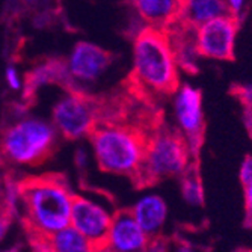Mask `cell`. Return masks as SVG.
<instances>
[{"instance_id": "24", "label": "cell", "mask_w": 252, "mask_h": 252, "mask_svg": "<svg viewBox=\"0 0 252 252\" xmlns=\"http://www.w3.org/2000/svg\"><path fill=\"white\" fill-rule=\"evenodd\" d=\"M177 252H195V248L188 242H177Z\"/></svg>"}, {"instance_id": "4", "label": "cell", "mask_w": 252, "mask_h": 252, "mask_svg": "<svg viewBox=\"0 0 252 252\" xmlns=\"http://www.w3.org/2000/svg\"><path fill=\"white\" fill-rule=\"evenodd\" d=\"M56 142L53 126L28 118L8 127L0 141V151L12 163L38 165L47 158Z\"/></svg>"}, {"instance_id": "23", "label": "cell", "mask_w": 252, "mask_h": 252, "mask_svg": "<svg viewBox=\"0 0 252 252\" xmlns=\"http://www.w3.org/2000/svg\"><path fill=\"white\" fill-rule=\"evenodd\" d=\"M245 124L252 139V109H245Z\"/></svg>"}, {"instance_id": "22", "label": "cell", "mask_w": 252, "mask_h": 252, "mask_svg": "<svg viewBox=\"0 0 252 252\" xmlns=\"http://www.w3.org/2000/svg\"><path fill=\"white\" fill-rule=\"evenodd\" d=\"M6 79H8L9 86L12 89H18L20 88V82H18V76H17L15 68H12V66L8 68V70H6Z\"/></svg>"}, {"instance_id": "25", "label": "cell", "mask_w": 252, "mask_h": 252, "mask_svg": "<svg viewBox=\"0 0 252 252\" xmlns=\"http://www.w3.org/2000/svg\"><path fill=\"white\" fill-rule=\"evenodd\" d=\"M234 252H252V249H249V248H239Z\"/></svg>"}, {"instance_id": "18", "label": "cell", "mask_w": 252, "mask_h": 252, "mask_svg": "<svg viewBox=\"0 0 252 252\" xmlns=\"http://www.w3.org/2000/svg\"><path fill=\"white\" fill-rule=\"evenodd\" d=\"M243 201H245V218L243 226L252 230V183L243 188Z\"/></svg>"}, {"instance_id": "13", "label": "cell", "mask_w": 252, "mask_h": 252, "mask_svg": "<svg viewBox=\"0 0 252 252\" xmlns=\"http://www.w3.org/2000/svg\"><path fill=\"white\" fill-rule=\"evenodd\" d=\"M61 85L68 91L77 89L73 85V77L68 70V65L63 61L50 59L47 62H42L36 65L33 70L26 77V95L32 97L35 91L42 85Z\"/></svg>"}, {"instance_id": "20", "label": "cell", "mask_w": 252, "mask_h": 252, "mask_svg": "<svg viewBox=\"0 0 252 252\" xmlns=\"http://www.w3.org/2000/svg\"><path fill=\"white\" fill-rule=\"evenodd\" d=\"M233 94L240 100L245 109H252V85L237 86L236 89H233Z\"/></svg>"}, {"instance_id": "5", "label": "cell", "mask_w": 252, "mask_h": 252, "mask_svg": "<svg viewBox=\"0 0 252 252\" xmlns=\"http://www.w3.org/2000/svg\"><path fill=\"white\" fill-rule=\"evenodd\" d=\"M101 97H91L80 89L68 91L53 109V121L66 139H77L91 131L100 118Z\"/></svg>"}, {"instance_id": "26", "label": "cell", "mask_w": 252, "mask_h": 252, "mask_svg": "<svg viewBox=\"0 0 252 252\" xmlns=\"http://www.w3.org/2000/svg\"><path fill=\"white\" fill-rule=\"evenodd\" d=\"M0 252H18V249L17 248H14V249H0Z\"/></svg>"}, {"instance_id": "10", "label": "cell", "mask_w": 252, "mask_h": 252, "mask_svg": "<svg viewBox=\"0 0 252 252\" xmlns=\"http://www.w3.org/2000/svg\"><path fill=\"white\" fill-rule=\"evenodd\" d=\"M112 53L91 42H79L68 61V70L73 79L93 82L100 77L112 63Z\"/></svg>"}, {"instance_id": "21", "label": "cell", "mask_w": 252, "mask_h": 252, "mask_svg": "<svg viewBox=\"0 0 252 252\" xmlns=\"http://www.w3.org/2000/svg\"><path fill=\"white\" fill-rule=\"evenodd\" d=\"M228 8H230L231 14L236 15V17H240V12L243 9V5H245V0H225Z\"/></svg>"}, {"instance_id": "8", "label": "cell", "mask_w": 252, "mask_h": 252, "mask_svg": "<svg viewBox=\"0 0 252 252\" xmlns=\"http://www.w3.org/2000/svg\"><path fill=\"white\" fill-rule=\"evenodd\" d=\"M177 120L192 150V156L198 153L202 142L204 131V113H202V95L201 91L185 85L178 88L175 98Z\"/></svg>"}, {"instance_id": "19", "label": "cell", "mask_w": 252, "mask_h": 252, "mask_svg": "<svg viewBox=\"0 0 252 252\" xmlns=\"http://www.w3.org/2000/svg\"><path fill=\"white\" fill-rule=\"evenodd\" d=\"M239 178H240L242 188H245L249 185V183H252V156L251 154L245 156V158H243V162L240 165Z\"/></svg>"}, {"instance_id": "15", "label": "cell", "mask_w": 252, "mask_h": 252, "mask_svg": "<svg viewBox=\"0 0 252 252\" xmlns=\"http://www.w3.org/2000/svg\"><path fill=\"white\" fill-rule=\"evenodd\" d=\"M45 239L52 252H98V249L73 225H66L62 230L45 236Z\"/></svg>"}, {"instance_id": "16", "label": "cell", "mask_w": 252, "mask_h": 252, "mask_svg": "<svg viewBox=\"0 0 252 252\" xmlns=\"http://www.w3.org/2000/svg\"><path fill=\"white\" fill-rule=\"evenodd\" d=\"M181 195L190 205H202L204 202L201 178L193 166H189L181 175Z\"/></svg>"}, {"instance_id": "11", "label": "cell", "mask_w": 252, "mask_h": 252, "mask_svg": "<svg viewBox=\"0 0 252 252\" xmlns=\"http://www.w3.org/2000/svg\"><path fill=\"white\" fill-rule=\"evenodd\" d=\"M186 0H131L134 12L147 26L166 31L180 20Z\"/></svg>"}, {"instance_id": "9", "label": "cell", "mask_w": 252, "mask_h": 252, "mask_svg": "<svg viewBox=\"0 0 252 252\" xmlns=\"http://www.w3.org/2000/svg\"><path fill=\"white\" fill-rule=\"evenodd\" d=\"M150 237L137 225L130 210H121L112 216L104 242L109 252H145Z\"/></svg>"}, {"instance_id": "1", "label": "cell", "mask_w": 252, "mask_h": 252, "mask_svg": "<svg viewBox=\"0 0 252 252\" xmlns=\"http://www.w3.org/2000/svg\"><path fill=\"white\" fill-rule=\"evenodd\" d=\"M25 219L33 236H50L70 225L74 193L56 174L28 177L17 183Z\"/></svg>"}, {"instance_id": "2", "label": "cell", "mask_w": 252, "mask_h": 252, "mask_svg": "<svg viewBox=\"0 0 252 252\" xmlns=\"http://www.w3.org/2000/svg\"><path fill=\"white\" fill-rule=\"evenodd\" d=\"M130 79L147 94L172 95L177 93L178 63L166 31L145 26L136 33Z\"/></svg>"}, {"instance_id": "14", "label": "cell", "mask_w": 252, "mask_h": 252, "mask_svg": "<svg viewBox=\"0 0 252 252\" xmlns=\"http://www.w3.org/2000/svg\"><path fill=\"white\" fill-rule=\"evenodd\" d=\"M226 14H231V11L225 0H186L183 14L175 23L183 28L196 29L202 23Z\"/></svg>"}, {"instance_id": "7", "label": "cell", "mask_w": 252, "mask_h": 252, "mask_svg": "<svg viewBox=\"0 0 252 252\" xmlns=\"http://www.w3.org/2000/svg\"><path fill=\"white\" fill-rule=\"evenodd\" d=\"M112 216L113 215H110L98 202L76 195L71 209L70 225H73L98 251H101L104 248Z\"/></svg>"}, {"instance_id": "17", "label": "cell", "mask_w": 252, "mask_h": 252, "mask_svg": "<svg viewBox=\"0 0 252 252\" xmlns=\"http://www.w3.org/2000/svg\"><path fill=\"white\" fill-rule=\"evenodd\" d=\"M11 216H12V210L9 209L8 201H6V189L0 198V242H3V239L6 237L9 226H11Z\"/></svg>"}, {"instance_id": "6", "label": "cell", "mask_w": 252, "mask_h": 252, "mask_svg": "<svg viewBox=\"0 0 252 252\" xmlns=\"http://www.w3.org/2000/svg\"><path fill=\"white\" fill-rule=\"evenodd\" d=\"M240 17L220 15L202 23L195 29L193 50L198 56L213 61H234V45Z\"/></svg>"}, {"instance_id": "12", "label": "cell", "mask_w": 252, "mask_h": 252, "mask_svg": "<svg viewBox=\"0 0 252 252\" xmlns=\"http://www.w3.org/2000/svg\"><path fill=\"white\" fill-rule=\"evenodd\" d=\"M130 212L137 225L150 239L160 236L168 216V205L163 198L157 195L144 196L133 205Z\"/></svg>"}, {"instance_id": "27", "label": "cell", "mask_w": 252, "mask_h": 252, "mask_svg": "<svg viewBox=\"0 0 252 252\" xmlns=\"http://www.w3.org/2000/svg\"><path fill=\"white\" fill-rule=\"evenodd\" d=\"M98 252H109V251H106V249H101V251H98Z\"/></svg>"}, {"instance_id": "3", "label": "cell", "mask_w": 252, "mask_h": 252, "mask_svg": "<svg viewBox=\"0 0 252 252\" xmlns=\"http://www.w3.org/2000/svg\"><path fill=\"white\" fill-rule=\"evenodd\" d=\"M192 150L185 134L162 123L150 137L142 166L133 180L137 188H145L162 180L181 177L190 166Z\"/></svg>"}]
</instances>
